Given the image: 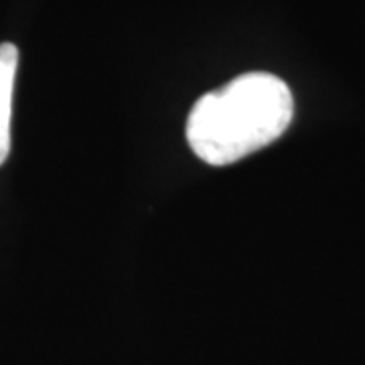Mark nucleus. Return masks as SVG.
I'll list each match as a JSON object with an SVG mask.
<instances>
[{
	"label": "nucleus",
	"instance_id": "obj_1",
	"mask_svg": "<svg viewBox=\"0 0 365 365\" xmlns=\"http://www.w3.org/2000/svg\"><path fill=\"white\" fill-rule=\"evenodd\" d=\"M292 116L287 81L250 71L197 100L187 118V143L203 163L225 167L278 140Z\"/></svg>",
	"mask_w": 365,
	"mask_h": 365
},
{
	"label": "nucleus",
	"instance_id": "obj_2",
	"mask_svg": "<svg viewBox=\"0 0 365 365\" xmlns=\"http://www.w3.org/2000/svg\"><path fill=\"white\" fill-rule=\"evenodd\" d=\"M19 69V49L13 43L0 45V165L11 155L14 79Z\"/></svg>",
	"mask_w": 365,
	"mask_h": 365
}]
</instances>
